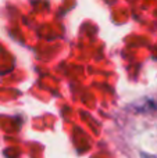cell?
Returning <instances> with one entry per match:
<instances>
[{
	"label": "cell",
	"mask_w": 157,
	"mask_h": 158,
	"mask_svg": "<svg viewBox=\"0 0 157 158\" xmlns=\"http://www.w3.org/2000/svg\"><path fill=\"white\" fill-rule=\"evenodd\" d=\"M142 158H157L156 156H149V154H142Z\"/></svg>",
	"instance_id": "1"
}]
</instances>
